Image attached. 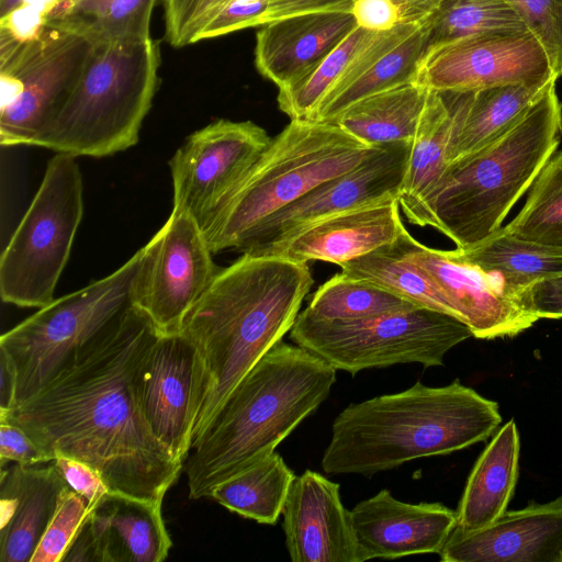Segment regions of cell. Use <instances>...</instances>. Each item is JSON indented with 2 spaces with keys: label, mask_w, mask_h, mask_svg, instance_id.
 Listing matches in <instances>:
<instances>
[{
  "label": "cell",
  "mask_w": 562,
  "mask_h": 562,
  "mask_svg": "<svg viewBox=\"0 0 562 562\" xmlns=\"http://www.w3.org/2000/svg\"><path fill=\"white\" fill-rule=\"evenodd\" d=\"M158 335L131 305L0 419L20 426L53 460L88 463L111 493L161 506L183 462L155 437L135 391L138 366Z\"/></svg>",
  "instance_id": "obj_1"
},
{
  "label": "cell",
  "mask_w": 562,
  "mask_h": 562,
  "mask_svg": "<svg viewBox=\"0 0 562 562\" xmlns=\"http://www.w3.org/2000/svg\"><path fill=\"white\" fill-rule=\"evenodd\" d=\"M313 284L306 262L277 256L243 254L218 271L180 330L196 349L191 446L245 374L290 333Z\"/></svg>",
  "instance_id": "obj_2"
},
{
  "label": "cell",
  "mask_w": 562,
  "mask_h": 562,
  "mask_svg": "<svg viewBox=\"0 0 562 562\" xmlns=\"http://www.w3.org/2000/svg\"><path fill=\"white\" fill-rule=\"evenodd\" d=\"M337 370L295 344H276L229 393L183 460L191 499L276 450L326 401Z\"/></svg>",
  "instance_id": "obj_3"
},
{
  "label": "cell",
  "mask_w": 562,
  "mask_h": 562,
  "mask_svg": "<svg viewBox=\"0 0 562 562\" xmlns=\"http://www.w3.org/2000/svg\"><path fill=\"white\" fill-rule=\"evenodd\" d=\"M498 404L458 380L351 403L334 419L321 461L328 475L370 476L412 460L448 454L487 439Z\"/></svg>",
  "instance_id": "obj_4"
},
{
  "label": "cell",
  "mask_w": 562,
  "mask_h": 562,
  "mask_svg": "<svg viewBox=\"0 0 562 562\" xmlns=\"http://www.w3.org/2000/svg\"><path fill=\"white\" fill-rule=\"evenodd\" d=\"M561 136L562 104L554 82L507 132L447 165L414 225L436 228L457 248L481 243L502 227Z\"/></svg>",
  "instance_id": "obj_5"
},
{
  "label": "cell",
  "mask_w": 562,
  "mask_h": 562,
  "mask_svg": "<svg viewBox=\"0 0 562 562\" xmlns=\"http://www.w3.org/2000/svg\"><path fill=\"white\" fill-rule=\"evenodd\" d=\"M151 37L95 42L64 106L36 146L101 158L134 146L158 87Z\"/></svg>",
  "instance_id": "obj_6"
},
{
  "label": "cell",
  "mask_w": 562,
  "mask_h": 562,
  "mask_svg": "<svg viewBox=\"0 0 562 562\" xmlns=\"http://www.w3.org/2000/svg\"><path fill=\"white\" fill-rule=\"evenodd\" d=\"M375 148L334 123L290 120L204 232L211 251L237 249L244 236L266 217L319 183L353 169Z\"/></svg>",
  "instance_id": "obj_7"
},
{
  "label": "cell",
  "mask_w": 562,
  "mask_h": 562,
  "mask_svg": "<svg viewBox=\"0 0 562 562\" xmlns=\"http://www.w3.org/2000/svg\"><path fill=\"white\" fill-rule=\"evenodd\" d=\"M471 336L459 318L426 307L348 322L300 312L290 330L293 344L351 375L398 363L442 366L447 352Z\"/></svg>",
  "instance_id": "obj_8"
},
{
  "label": "cell",
  "mask_w": 562,
  "mask_h": 562,
  "mask_svg": "<svg viewBox=\"0 0 562 562\" xmlns=\"http://www.w3.org/2000/svg\"><path fill=\"white\" fill-rule=\"evenodd\" d=\"M76 157L56 153L0 259L3 302L41 308L54 300L83 214Z\"/></svg>",
  "instance_id": "obj_9"
},
{
  "label": "cell",
  "mask_w": 562,
  "mask_h": 562,
  "mask_svg": "<svg viewBox=\"0 0 562 562\" xmlns=\"http://www.w3.org/2000/svg\"><path fill=\"white\" fill-rule=\"evenodd\" d=\"M140 249L111 274L38 308L0 337L18 373L15 406L43 387L80 347L132 305ZM14 406V407H15Z\"/></svg>",
  "instance_id": "obj_10"
},
{
  "label": "cell",
  "mask_w": 562,
  "mask_h": 562,
  "mask_svg": "<svg viewBox=\"0 0 562 562\" xmlns=\"http://www.w3.org/2000/svg\"><path fill=\"white\" fill-rule=\"evenodd\" d=\"M94 41L61 22L33 40L0 33L2 146H36L71 93Z\"/></svg>",
  "instance_id": "obj_11"
},
{
  "label": "cell",
  "mask_w": 562,
  "mask_h": 562,
  "mask_svg": "<svg viewBox=\"0 0 562 562\" xmlns=\"http://www.w3.org/2000/svg\"><path fill=\"white\" fill-rule=\"evenodd\" d=\"M199 224L172 212L140 248L132 305L158 334L180 333L183 322L221 270Z\"/></svg>",
  "instance_id": "obj_12"
},
{
  "label": "cell",
  "mask_w": 562,
  "mask_h": 562,
  "mask_svg": "<svg viewBox=\"0 0 562 562\" xmlns=\"http://www.w3.org/2000/svg\"><path fill=\"white\" fill-rule=\"evenodd\" d=\"M271 139L251 121L224 119L189 135L169 160L172 212L192 217L204 233Z\"/></svg>",
  "instance_id": "obj_13"
},
{
  "label": "cell",
  "mask_w": 562,
  "mask_h": 562,
  "mask_svg": "<svg viewBox=\"0 0 562 562\" xmlns=\"http://www.w3.org/2000/svg\"><path fill=\"white\" fill-rule=\"evenodd\" d=\"M412 140L376 146L353 169L324 181L266 217L240 240L237 250L254 254L331 215L398 199L406 176Z\"/></svg>",
  "instance_id": "obj_14"
},
{
  "label": "cell",
  "mask_w": 562,
  "mask_h": 562,
  "mask_svg": "<svg viewBox=\"0 0 562 562\" xmlns=\"http://www.w3.org/2000/svg\"><path fill=\"white\" fill-rule=\"evenodd\" d=\"M559 78L539 41L525 27L480 33L431 52L417 82L435 91H473Z\"/></svg>",
  "instance_id": "obj_15"
},
{
  "label": "cell",
  "mask_w": 562,
  "mask_h": 562,
  "mask_svg": "<svg viewBox=\"0 0 562 562\" xmlns=\"http://www.w3.org/2000/svg\"><path fill=\"white\" fill-rule=\"evenodd\" d=\"M397 245L445 295L474 337L515 336L538 321L518 304L497 276L458 258L452 250L423 245L405 227Z\"/></svg>",
  "instance_id": "obj_16"
},
{
  "label": "cell",
  "mask_w": 562,
  "mask_h": 562,
  "mask_svg": "<svg viewBox=\"0 0 562 562\" xmlns=\"http://www.w3.org/2000/svg\"><path fill=\"white\" fill-rule=\"evenodd\" d=\"M196 349L182 334H159L144 355L135 391L155 437L181 460L191 448Z\"/></svg>",
  "instance_id": "obj_17"
},
{
  "label": "cell",
  "mask_w": 562,
  "mask_h": 562,
  "mask_svg": "<svg viewBox=\"0 0 562 562\" xmlns=\"http://www.w3.org/2000/svg\"><path fill=\"white\" fill-rule=\"evenodd\" d=\"M361 562L441 551L457 526V512L440 503L411 504L386 488L350 510Z\"/></svg>",
  "instance_id": "obj_18"
},
{
  "label": "cell",
  "mask_w": 562,
  "mask_h": 562,
  "mask_svg": "<svg viewBox=\"0 0 562 562\" xmlns=\"http://www.w3.org/2000/svg\"><path fill=\"white\" fill-rule=\"evenodd\" d=\"M339 491L338 483L316 471L295 475L282 510L293 562H361L350 510Z\"/></svg>",
  "instance_id": "obj_19"
},
{
  "label": "cell",
  "mask_w": 562,
  "mask_h": 562,
  "mask_svg": "<svg viewBox=\"0 0 562 562\" xmlns=\"http://www.w3.org/2000/svg\"><path fill=\"white\" fill-rule=\"evenodd\" d=\"M439 557L443 562H562V496L506 510L477 530L454 528Z\"/></svg>",
  "instance_id": "obj_20"
},
{
  "label": "cell",
  "mask_w": 562,
  "mask_h": 562,
  "mask_svg": "<svg viewBox=\"0 0 562 562\" xmlns=\"http://www.w3.org/2000/svg\"><path fill=\"white\" fill-rule=\"evenodd\" d=\"M400 209L398 199H392L341 212L249 255L339 266L395 243L405 227Z\"/></svg>",
  "instance_id": "obj_21"
},
{
  "label": "cell",
  "mask_w": 562,
  "mask_h": 562,
  "mask_svg": "<svg viewBox=\"0 0 562 562\" xmlns=\"http://www.w3.org/2000/svg\"><path fill=\"white\" fill-rule=\"evenodd\" d=\"M350 11L313 12L273 20L256 37L257 70L279 89L311 72L357 29Z\"/></svg>",
  "instance_id": "obj_22"
},
{
  "label": "cell",
  "mask_w": 562,
  "mask_h": 562,
  "mask_svg": "<svg viewBox=\"0 0 562 562\" xmlns=\"http://www.w3.org/2000/svg\"><path fill=\"white\" fill-rule=\"evenodd\" d=\"M40 465V464H38ZM14 463L0 476V561L31 562L68 483L52 461L46 467Z\"/></svg>",
  "instance_id": "obj_23"
},
{
  "label": "cell",
  "mask_w": 562,
  "mask_h": 562,
  "mask_svg": "<svg viewBox=\"0 0 562 562\" xmlns=\"http://www.w3.org/2000/svg\"><path fill=\"white\" fill-rule=\"evenodd\" d=\"M557 79L506 83L473 91H442L453 117L448 164L481 149L507 132Z\"/></svg>",
  "instance_id": "obj_24"
},
{
  "label": "cell",
  "mask_w": 562,
  "mask_h": 562,
  "mask_svg": "<svg viewBox=\"0 0 562 562\" xmlns=\"http://www.w3.org/2000/svg\"><path fill=\"white\" fill-rule=\"evenodd\" d=\"M519 452V432L510 419L476 460L456 510V528L477 530L506 512L518 479Z\"/></svg>",
  "instance_id": "obj_25"
},
{
  "label": "cell",
  "mask_w": 562,
  "mask_h": 562,
  "mask_svg": "<svg viewBox=\"0 0 562 562\" xmlns=\"http://www.w3.org/2000/svg\"><path fill=\"white\" fill-rule=\"evenodd\" d=\"M428 93L417 81L398 86L358 100L330 123L367 146L413 139Z\"/></svg>",
  "instance_id": "obj_26"
},
{
  "label": "cell",
  "mask_w": 562,
  "mask_h": 562,
  "mask_svg": "<svg viewBox=\"0 0 562 562\" xmlns=\"http://www.w3.org/2000/svg\"><path fill=\"white\" fill-rule=\"evenodd\" d=\"M452 122V111L446 94L429 90L412 140L408 167L398 198L400 207L412 224L448 165Z\"/></svg>",
  "instance_id": "obj_27"
},
{
  "label": "cell",
  "mask_w": 562,
  "mask_h": 562,
  "mask_svg": "<svg viewBox=\"0 0 562 562\" xmlns=\"http://www.w3.org/2000/svg\"><path fill=\"white\" fill-rule=\"evenodd\" d=\"M108 520V562H161L172 541L161 506L110 493L98 506Z\"/></svg>",
  "instance_id": "obj_28"
},
{
  "label": "cell",
  "mask_w": 562,
  "mask_h": 562,
  "mask_svg": "<svg viewBox=\"0 0 562 562\" xmlns=\"http://www.w3.org/2000/svg\"><path fill=\"white\" fill-rule=\"evenodd\" d=\"M295 477L277 450L218 484L210 497L247 519L274 526Z\"/></svg>",
  "instance_id": "obj_29"
},
{
  "label": "cell",
  "mask_w": 562,
  "mask_h": 562,
  "mask_svg": "<svg viewBox=\"0 0 562 562\" xmlns=\"http://www.w3.org/2000/svg\"><path fill=\"white\" fill-rule=\"evenodd\" d=\"M452 251L458 258L497 276L514 296L530 283L562 272V251L517 239L505 227L474 246Z\"/></svg>",
  "instance_id": "obj_30"
},
{
  "label": "cell",
  "mask_w": 562,
  "mask_h": 562,
  "mask_svg": "<svg viewBox=\"0 0 562 562\" xmlns=\"http://www.w3.org/2000/svg\"><path fill=\"white\" fill-rule=\"evenodd\" d=\"M426 56L424 37L418 24L412 34L371 63L358 78L328 94L319 104L313 121L330 123L360 99L417 81Z\"/></svg>",
  "instance_id": "obj_31"
},
{
  "label": "cell",
  "mask_w": 562,
  "mask_h": 562,
  "mask_svg": "<svg viewBox=\"0 0 562 562\" xmlns=\"http://www.w3.org/2000/svg\"><path fill=\"white\" fill-rule=\"evenodd\" d=\"M339 267L345 274L373 283L419 307L460 319L456 310L425 272L405 258L397 240L342 262Z\"/></svg>",
  "instance_id": "obj_32"
},
{
  "label": "cell",
  "mask_w": 562,
  "mask_h": 562,
  "mask_svg": "<svg viewBox=\"0 0 562 562\" xmlns=\"http://www.w3.org/2000/svg\"><path fill=\"white\" fill-rule=\"evenodd\" d=\"M522 26L505 0H438L419 23L427 55L480 33Z\"/></svg>",
  "instance_id": "obj_33"
},
{
  "label": "cell",
  "mask_w": 562,
  "mask_h": 562,
  "mask_svg": "<svg viewBox=\"0 0 562 562\" xmlns=\"http://www.w3.org/2000/svg\"><path fill=\"white\" fill-rule=\"evenodd\" d=\"M416 307L419 306L340 271L316 290L302 312L321 321L348 322Z\"/></svg>",
  "instance_id": "obj_34"
},
{
  "label": "cell",
  "mask_w": 562,
  "mask_h": 562,
  "mask_svg": "<svg viewBox=\"0 0 562 562\" xmlns=\"http://www.w3.org/2000/svg\"><path fill=\"white\" fill-rule=\"evenodd\" d=\"M529 189L505 229L522 241L562 251V150L549 158Z\"/></svg>",
  "instance_id": "obj_35"
},
{
  "label": "cell",
  "mask_w": 562,
  "mask_h": 562,
  "mask_svg": "<svg viewBox=\"0 0 562 562\" xmlns=\"http://www.w3.org/2000/svg\"><path fill=\"white\" fill-rule=\"evenodd\" d=\"M379 33L358 26L305 77L279 89V109L290 120L313 121L321 102Z\"/></svg>",
  "instance_id": "obj_36"
},
{
  "label": "cell",
  "mask_w": 562,
  "mask_h": 562,
  "mask_svg": "<svg viewBox=\"0 0 562 562\" xmlns=\"http://www.w3.org/2000/svg\"><path fill=\"white\" fill-rule=\"evenodd\" d=\"M157 0H72L59 20L94 42L150 37V16ZM48 23V22H47Z\"/></svg>",
  "instance_id": "obj_37"
},
{
  "label": "cell",
  "mask_w": 562,
  "mask_h": 562,
  "mask_svg": "<svg viewBox=\"0 0 562 562\" xmlns=\"http://www.w3.org/2000/svg\"><path fill=\"white\" fill-rule=\"evenodd\" d=\"M92 510L80 494L66 485L31 562H60Z\"/></svg>",
  "instance_id": "obj_38"
},
{
  "label": "cell",
  "mask_w": 562,
  "mask_h": 562,
  "mask_svg": "<svg viewBox=\"0 0 562 562\" xmlns=\"http://www.w3.org/2000/svg\"><path fill=\"white\" fill-rule=\"evenodd\" d=\"M546 50L553 71L562 76V0H505Z\"/></svg>",
  "instance_id": "obj_39"
},
{
  "label": "cell",
  "mask_w": 562,
  "mask_h": 562,
  "mask_svg": "<svg viewBox=\"0 0 562 562\" xmlns=\"http://www.w3.org/2000/svg\"><path fill=\"white\" fill-rule=\"evenodd\" d=\"M228 0H162L165 38L176 48L195 43L206 22Z\"/></svg>",
  "instance_id": "obj_40"
},
{
  "label": "cell",
  "mask_w": 562,
  "mask_h": 562,
  "mask_svg": "<svg viewBox=\"0 0 562 562\" xmlns=\"http://www.w3.org/2000/svg\"><path fill=\"white\" fill-rule=\"evenodd\" d=\"M270 0H228L206 22L195 43L268 23Z\"/></svg>",
  "instance_id": "obj_41"
},
{
  "label": "cell",
  "mask_w": 562,
  "mask_h": 562,
  "mask_svg": "<svg viewBox=\"0 0 562 562\" xmlns=\"http://www.w3.org/2000/svg\"><path fill=\"white\" fill-rule=\"evenodd\" d=\"M357 26L372 32L401 24H419L422 18L398 0H356L351 10Z\"/></svg>",
  "instance_id": "obj_42"
},
{
  "label": "cell",
  "mask_w": 562,
  "mask_h": 562,
  "mask_svg": "<svg viewBox=\"0 0 562 562\" xmlns=\"http://www.w3.org/2000/svg\"><path fill=\"white\" fill-rule=\"evenodd\" d=\"M518 304L539 318H562V272L539 279L515 294Z\"/></svg>",
  "instance_id": "obj_43"
},
{
  "label": "cell",
  "mask_w": 562,
  "mask_h": 562,
  "mask_svg": "<svg viewBox=\"0 0 562 562\" xmlns=\"http://www.w3.org/2000/svg\"><path fill=\"white\" fill-rule=\"evenodd\" d=\"M68 485L95 509L111 493L102 475L88 463L68 457L53 460Z\"/></svg>",
  "instance_id": "obj_44"
},
{
  "label": "cell",
  "mask_w": 562,
  "mask_h": 562,
  "mask_svg": "<svg viewBox=\"0 0 562 562\" xmlns=\"http://www.w3.org/2000/svg\"><path fill=\"white\" fill-rule=\"evenodd\" d=\"M53 459L18 425L0 419V464L38 465Z\"/></svg>",
  "instance_id": "obj_45"
},
{
  "label": "cell",
  "mask_w": 562,
  "mask_h": 562,
  "mask_svg": "<svg viewBox=\"0 0 562 562\" xmlns=\"http://www.w3.org/2000/svg\"><path fill=\"white\" fill-rule=\"evenodd\" d=\"M356 0H270L268 13V23L291 15L313 13V12H331V11H350Z\"/></svg>",
  "instance_id": "obj_46"
},
{
  "label": "cell",
  "mask_w": 562,
  "mask_h": 562,
  "mask_svg": "<svg viewBox=\"0 0 562 562\" xmlns=\"http://www.w3.org/2000/svg\"><path fill=\"white\" fill-rule=\"evenodd\" d=\"M18 373L13 359L0 349V413H7L15 406Z\"/></svg>",
  "instance_id": "obj_47"
},
{
  "label": "cell",
  "mask_w": 562,
  "mask_h": 562,
  "mask_svg": "<svg viewBox=\"0 0 562 562\" xmlns=\"http://www.w3.org/2000/svg\"><path fill=\"white\" fill-rule=\"evenodd\" d=\"M403 4L413 9L422 20L430 12L438 0H398Z\"/></svg>",
  "instance_id": "obj_48"
},
{
  "label": "cell",
  "mask_w": 562,
  "mask_h": 562,
  "mask_svg": "<svg viewBox=\"0 0 562 562\" xmlns=\"http://www.w3.org/2000/svg\"><path fill=\"white\" fill-rule=\"evenodd\" d=\"M23 0H0V19L15 10Z\"/></svg>",
  "instance_id": "obj_49"
}]
</instances>
